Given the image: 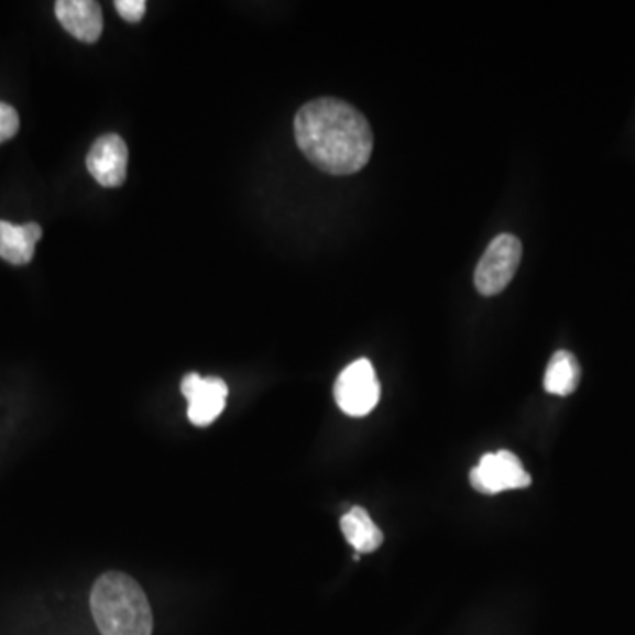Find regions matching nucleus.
Segmentation results:
<instances>
[{
    "label": "nucleus",
    "mask_w": 635,
    "mask_h": 635,
    "mask_svg": "<svg viewBox=\"0 0 635 635\" xmlns=\"http://www.w3.org/2000/svg\"><path fill=\"white\" fill-rule=\"evenodd\" d=\"M581 382V368L570 351H556L544 376V388L555 396H570Z\"/></svg>",
    "instance_id": "obj_11"
},
{
    "label": "nucleus",
    "mask_w": 635,
    "mask_h": 635,
    "mask_svg": "<svg viewBox=\"0 0 635 635\" xmlns=\"http://www.w3.org/2000/svg\"><path fill=\"white\" fill-rule=\"evenodd\" d=\"M341 529L348 543L359 552H373L383 544L382 529L374 525L368 511L353 506L341 519Z\"/></svg>",
    "instance_id": "obj_10"
},
{
    "label": "nucleus",
    "mask_w": 635,
    "mask_h": 635,
    "mask_svg": "<svg viewBox=\"0 0 635 635\" xmlns=\"http://www.w3.org/2000/svg\"><path fill=\"white\" fill-rule=\"evenodd\" d=\"M523 256V244L517 237L502 233L489 244L475 269V286L480 295L494 297L508 286Z\"/></svg>",
    "instance_id": "obj_3"
},
{
    "label": "nucleus",
    "mask_w": 635,
    "mask_h": 635,
    "mask_svg": "<svg viewBox=\"0 0 635 635\" xmlns=\"http://www.w3.org/2000/svg\"><path fill=\"white\" fill-rule=\"evenodd\" d=\"M180 391L189 403L187 417L195 426H210L227 406L228 385L221 377L189 373L180 383Z\"/></svg>",
    "instance_id": "obj_6"
},
{
    "label": "nucleus",
    "mask_w": 635,
    "mask_h": 635,
    "mask_svg": "<svg viewBox=\"0 0 635 635\" xmlns=\"http://www.w3.org/2000/svg\"><path fill=\"white\" fill-rule=\"evenodd\" d=\"M470 482L482 494H497L506 489H525L532 484V477L523 468L519 459L508 450L485 453L479 467L470 473Z\"/></svg>",
    "instance_id": "obj_5"
},
{
    "label": "nucleus",
    "mask_w": 635,
    "mask_h": 635,
    "mask_svg": "<svg viewBox=\"0 0 635 635\" xmlns=\"http://www.w3.org/2000/svg\"><path fill=\"white\" fill-rule=\"evenodd\" d=\"M128 145L119 134H105L94 142L87 154V169L102 187H119L128 175Z\"/></svg>",
    "instance_id": "obj_7"
},
{
    "label": "nucleus",
    "mask_w": 635,
    "mask_h": 635,
    "mask_svg": "<svg viewBox=\"0 0 635 635\" xmlns=\"http://www.w3.org/2000/svg\"><path fill=\"white\" fill-rule=\"evenodd\" d=\"M94 622L102 635H152L151 604L139 582L120 572H108L90 593Z\"/></svg>",
    "instance_id": "obj_2"
},
{
    "label": "nucleus",
    "mask_w": 635,
    "mask_h": 635,
    "mask_svg": "<svg viewBox=\"0 0 635 635\" xmlns=\"http://www.w3.org/2000/svg\"><path fill=\"white\" fill-rule=\"evenodd\" d=\"M41 237L43 230L37 222L19 227L13 222L0 221V259L13 265H28L34 259Z\"/></svg>",
    "instance_id": "obj_9"
},
{
    "label": "nucleus",
    "mask_w": 635,
    "mask_h": 635,
    "mask_svg": "<svg viewBox=\"0 0 635 635\" xmlns=\"http://www.w3.org/2000/svg\"><path fill=\"white\" fill-rule=\"evenodd\" d=\"M20 130L19 111L8 102L0 101V143L13 139Z\"/></svg>",
    "instance_id": "obj_12"
},
{
    "label": "nucleus",
    "mask_w": 635,
    "mask_h": 635,
    "mask_svg": "<svg viewBox=\"0 0 635 635\" xmlns=\"http://www.w3.org/2000/svg\"><path fill=\"white\" fill-rule=\"evenodd\" d=\"M380 382H377L374 368L368 359H359L351 362L339 374L333 396L338 401L339 408L350 417H365L373 412L380 401Z\"/></svg>",
    "instance_id": "obj_4"
},
{
    "label": "nucleus",
    "mask_w": 635,
    "mask_h": 635,
    "mask_svg": "<svg viewBox=\"0 0 635 635\" xmlns=\"http://www.w3.org/2000/svg\"><path fill=\"white\" fill-rule=\"evenodd\" d=\"M116 10L125 22L136 23L147 11V2L145 0H116Z\"/></svg>",
    "instance_id": "obj_13"
},
{
    "label": "nucleus",
    "mask_w": 635,
    "mask_h": 635,
    "mask_svg": "<svg viewBox=\"0 0 635 635\" xmlns=\"http://www.w3.org/2000/svg\"><path fill=\"white\" fill-rule=\"evenodd\" d=\"M294 125L298 149L327 174H357L371 160L373 130L347 101L320 98L307 102L295 116Z\"/></svg>",
    "instance_id": "obj_1"
},
{
    "label": "nucleus",
    "mask_w": 635,
    "mask_h": 635,
    "mask_svg": "<svg viewBox=\"0 0 635 635\" xmlns=\"http://www.w3.org/2000/svg\"><path fill=\"white\" fill-rule=\"evenodd\" d=\"M55 14L72 36L84 43H96L101 37V6L92 0H58Z\"/></svg>",
    "instance_id": "obj_8"
}]
</instances>
